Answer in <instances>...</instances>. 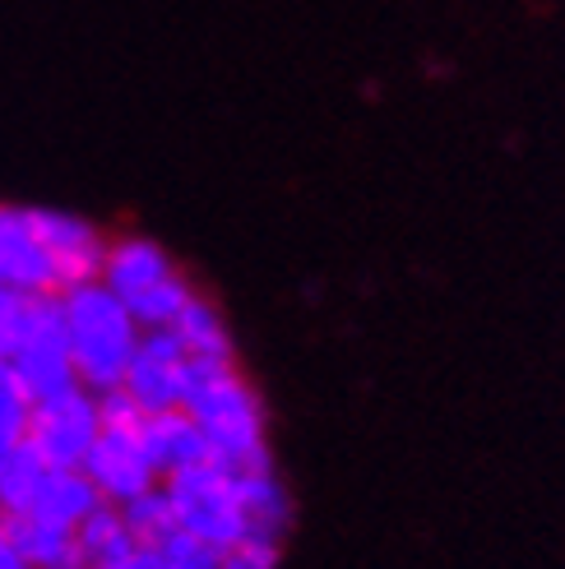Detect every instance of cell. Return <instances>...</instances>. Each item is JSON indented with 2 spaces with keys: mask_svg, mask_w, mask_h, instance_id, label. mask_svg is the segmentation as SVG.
<instances>
[{
  "mask_svg": "<svg viewBox=\"0 0 565 569\" xmlns=\"http://www.w3.org/2000/svg\"><path fill=\"white\" fill-rule=\"evenodd\" d=\"M66 306V329H70V352H75V376L89 389H111L130 371V357L139 348V320L121 292H111L102 278L75 282L61 292Z\"/></svg>",
  "mask_w": 565,
  "mask_h": 569,
  "instance_id": "obj_1",
  "label": "cell"
},
{
  "mask_svg": "<svg viewBox=\"0 0 565 569\" xmlns=\"http://www.w3.org/2000/svg\"><path fill=\"white\" fill-rule=\"evenodd\" d=\"M186 412L205 426V436L214 445V459L250 468V463H269V440H265V408L256 389H250L237 366H195V385L186 398Z\"/></svg>",
  "mask_w": 565,
  "mask_h": 569,
  "instance_id": "obj_2",
  "label": "cell"
},
{
  "mask_svg": "<svg viewBox=\"0 0 565 569\" xmlns=\"http://www.w3.org/2000/svg\"><path fill=\"white\" fill-rule=\"evenodd\" d=\"M167 496H172V509H177V523L200 532L209 547H218L228 556L241 537L250 532V519H246V505H241V491H237V468L222 463V459H205L195 468H181V472H167L162 477Z\"/></svg>",
  "mask_w": 565,
  "mask_h": 569,
  "instance_id": "obj_3",
  "label": "cell"
},
{
  "mask_svg": "<svg viewBox=\"0 0 565 569\" xmlns=\"http://www.w3.org/2000/svg\"><path fill=\"white\" fill-rule=\"evenodd\" d=\"M10 366L19 371L23 389L33 398H47L56 389L79 385L61 292H38L33 301H28V320H23V333H19V343L10 352Z\"/></svg>",
  "mask_w": 565,
  "mask_h": 569,
  "instance_id": "obj_4",
  "label": "cell"
},
{
  "mask_svg": "<svg viewBox=\"0 0 565 569\" xmlns=\"http://www.w3.org/2000/svg\"><path fill=\"white\" fill-rule=\"evenodd\" d=\"M102 431L98 412V389L70 385L47 398H33V417H28V440L42 449L51 468H83L89 449Z\"/></svg>",
  "mask_w": 565,
  "mask_h": 569,
  "instance_id": "obj_5",
  "label": "cell"
},
{
  "mask_svg": "<svg viewBox=\"0 0 565 569\" xmlns=\"http://www.w3.org/2000/svg\"><path fill=\"white\" fill-rule=\"evenodd\" d=\"M130 389V398L145 412H167V408H186L190 385H195V361L181 343V333L167 329H145L139 333V348L130 357V371L121 380Z\"/></svg>",
  "mask_w": 565,
  "mask_h": 569,
  "instance_id": "obj_6",
  "label": "cell"
},
{
  "mask_svg": "<svg viewBox=\"0 0 565 569\" xmlns=\"http://www.w3.org/2000/svg\"><path fill=\"white\" fill-rule=\"evenodd\" d=\"M145 426V421H139ZM139 426H102L93 449H89V459H83V472H89L98 481V491L107 500H130L139 491H149L162 481L158 463H153V453L145 445V431Z\"/></svg>",
  "mask_w": 565,
  "mask_h": 569,
  "instance_id": "obj_7",
  "label": "cell"
},
{
  "mask_svg": "<svg viewBox=\"0 0 565 569\" xmlns=\"http://www.w3.org/2000/svg\"><path fill=\"white\" fill-rule=\"evenodd\" d=\"M0 288L14 292H61V278H56V264L38 237L33 209H14L0 204Z\"/></svg>",
  "mask_w": 565,
  "mask_h": 569,
  "instance_id": "obj_8",
  "label": "cell"
},
{
  "mask_svg": "<svg viewBox=\"0 0 565 569\" xmlns=\"http://www.w3.org/2000/svg\"><path fill=\"white\" fill-rule=\"evenodd\" d=\"M38 222V237L56 264V278H61V292L75 288V282H89L102 278V260H107V241L93 222H83L75 213L61 209H33Z\"/></svg>",
  "mask_w": 565,
  "mask_h": 569,
  "instance_id": "obj_9",
  "label": "cell"
},
{
  "mask_svg": "<svg viewBox=\"0 0 565 569\" xmlns=\"http://www.w3.org/2000/svg\"><path fill=\"white\" fill-rule=\"evenodd\" d=\"M139 431H145V445H149V453H153V463H158L162 477L214 459V445H209V436H205V426L195 421L186 408L149 412Z\"/></svg>",
  "mask_w": 565,
  "mask_h": 569,
  "instance_id": "obj_10",
  "label": "cell"
},
{
  "mask_svg": "<svg viewBox=\"0 0 565 569\" xmlns=\"http://www.w3.org/2000/svg\"><path fill=\"white\" fill-rule=\"evenodd\" d=\"M172 273V260L167 250L149 237H121V241H107V260H102V282L111 292H121L126 301L139 297L145 288H153L158 278Z\"/></svg>",
  "mask_w": 565,
  "mask_h": 569,
  "instance_id": "obj_11",
  "label": "cell"
},
{
  "mask_svg": "<svg viewBox=\"0 0 565 569\" xmlns=\"http://www.w3.org/2000/svg\"><path fill=\"white\" fill-rule=\"evenodd\" d=\"M75 537H79L83 565H98V569H130V560L139 551V537L130 532L117 500H102L93 515L75 528Z\"/></svg>",
  "mask_w": 565,
  "mask_h": 569,
  "instance_id": "obj_12",
  "label": "cell"
},
{
  "mask_svg": "<svg viewBox=\"0 0 565 569\" xmlns=\"http://www.w3.org/2000/svg\"><path fill=\"white\" fill-rule=\"evenodd\" d=\"M102 500H107V496L98 491V481L83 472V468H51L28 515L51 519V523H61V528H79Z\"/></svg>",
  "mask_w": 565,
  "mask_h": 569,
  "instance_id": "obj_13",
  "label": "cell"
},
{
  "mask_svg": "<svg viewBox=\"0 0 565 569\" xmlns=\"http://www.w3.org/2000/svg\"><path fill=\"white\" fill-rule=\"evenodd\" d=\"M14 547L23 556V569H79L83 556H79V537L75 528H61L51 519H38V515H10L6 519Z\"/></svg>",
  "mask_w": 565,
  "mask_h": 569,
  "instance_id": "obj_14",
  "label": "cell"
},
{
  "mask_svg": "<svg viewBox=\"0 0 565 569\" xmlns=\"http://www.w3.org/2000/svg\"><path fill=\"white\" fill-rule=\"evenodd\" d=\"M237 491H241V505H246L250 528L282 537V528L293 523V500H288V491H282L274 463L237 468Z\"/></svg>",
  "mask_w": 565,
  "mask_h": 569,
  "instance_id": "obj_15",
  "label": "cell"
},
{
  "mask_svg": "<svg viewBox=\"0 0 565 569\" xmlns=\"http://www.w3.org/2000/svg\"><path fill=\"white\" fill-rule=\"evenodd\" d=\"M172 329L181 333V343H186V352H190V361H195V366H209V371H218V366H237V357H232V338H228V325H222V316H218V310H214L209 301L190 297Z\"/></svg>",
  "mask_w": 565,
  "mask_h": 569,
  "instance_id": "obj_16",
  "label": "cell"
},
{
  "mask_svg": "<svg viewBox=\"0 0 565 569\" xmlns=\"http://www.w3.org/2000/svg\"><path fill=\"white\" fill-rule=\"evenodd\" d=\"M47 472H51V463L42 459V449L28 436L19 445H10V449H0V505H6V519L33 509Z\"/></svg>",
  "mask_w": 565,
  "mask_h": 569,
  "instance_id": "obj_17",
  "label": "cell"
},
{
  "mask_svg": "<svg viewBox=\"0 0 565 569\" xmlns=\"http://www.w3.org/2000/svg\"><path fill=\"white\" fill-rule=\"evenodd\" d=\"M190 297H195V292H190V282L172 269L167 278H158L153 288H145L139 297H130V310H135L139 329H167V325H177V316L186 310Z\"/></svg>",
  "mask_w": 565,
  "mask_h": 569,
  "instance_id": "obj_18",
  "label": "cell"
},
{
  "mask_svg": "<svg viewBox=\"0 0 565 569\" xmlns=\"http://www.w3.org/2000/svg\"><path fill=\"white\" fill-rule=\"evenodd\" d=\"M121 515H126V523H130V532L139 537V542H162V537L177 528V509H172L167 487H149V491L121 500Z\"/></svg>",
  "mask_w": 565,
  "mask_h": 569,
  "instance_id": "obj_19",
  "label": "cell"
},
{
  "mask_svg": "<svg viewBox=\"0 0 565 569\" xmlns=\"http://www.w3.org/2000/svg\"><path fill=\"white\" fill-rule=\"evenodd\" d=\"M28 417H33V393L23 389L10 361H0V449H10L28 436Z\"/></svg>",
  "mask_w": 565,
  "mask_h": 569,
  "instance_id": "obj_20",
  "label": "cell"
},
{
  "mask_svg": "<svg viewBox=\"0 0 565 569\" xmlns=\"http://www.w3.org/2000/svg\"><path fill=\"white\" fill-rule=\"evenodd\" d=\"M158 551H162V569H218L222 565V551L209 547L200 532H190L181 523L162 537Z\"/></svg>",
  "mask_w": 565,
  "mask_h": 569,
  "instance_id": "obj_21",
  "label": "cell"
},
{
  "mask_svg": "<svg viewBox=\"0 0 565 569\" xmlns=\"http://www.w3.org/2000/svg\"><path fill=\"white\" fill-rule=\"evenodd\" d=\"M278 542H282V537L250 528L241 542H237L228 556H222V565H228V569H269V565H278V551H282Z\"/></svg>",
  "mask_w": 565,
  "mask_h": 569,
  "instance_id": "obj_22",
  "label": "cell"
},
{
  "mask_svg": "<svg viewBox=\"0 0 565 569\" xmlns=\"http://www.w3.org/2000/svg\"><path fill=\"white\" fill-rule=\"evenodd\" d=\"M28 292H14V288H0V361H10L19 333H23V320H28Z\"/></svg>",
  "mask_w": 565,
  "mask_h": 569,
  "instance_id": "obj_23",
  "label": "cell"
},
{
  "mask_svg": "<svg viewBox=\"0 0 565 569\" xmlns=\"http://www.w3.org/2000/svg\"><path fill=\"white\" fill-rule=\"evenodd\" d=\"M0 569H23V556H19V547H14V537H10L6 523H0Z\"/></svg>",
  "mask_w": 565,
  "mask_h": 569,
  "instance_id": "obj_24",
  "label": "cell"
},
{
  "mask_svg": "<svg viewBox=\"0 0 565 569\" xmlns=\"http://www.w3.org/2000/svg\"><path fill=\"white\" fill-rule=\"evenodd\" d=\"M0 523H6V505H0Z\"/></svg>",
  "mask_w": 565,
  "mask_h": 569,
  "instance_id": "obj_25",
  "label": "cell"
}]
</instances>
